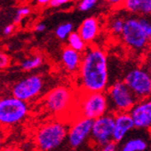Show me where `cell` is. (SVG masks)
<instances>
[{"mask_svg":"<svg viewBox=\"0 0 151 151\" xmlns=\"http://www.w3.org/2000/svg\"><path fill=\"white\" fill-rule=\"evenodd\" d=\"M109 61L103 49L90 45L83 52L78 69L82 93L106 92L109 88Z\"/></svg>","mask_w":151,"mask_h":151,"instance_id":"1","label":"cell"},{"mask_svg":"<svg viewBox=\"0 0 151 151\" xmlns=\"http://www.w3.org/2000/svg\"><path fill=\"white\" fill-rule=\"evenodd\" d=\"M121 39L134 52L145 51L151 43V20L146 17L128 16L124 20Z\"/></svg>","mask_w":151,"mask_h":151,"instance_id":"2","label":"cell"},{"mask_svg":"<svg viewBox=\"0 0 151 151\" xmlns=\"http://www.w3.org/2000/svg\"><path fill=\"white\" fill-rule=\"evenodd\" d=\"M66 124L61 121H50L42 124L35 134V145L39 151H52L67 137Z\"/></svg>","mask_w":151,"mask_h":151,"instance_id":"3","label":"cell"},{"mask_svg":"<svg viewBox=\"0 0 151 151\" xmlns=\"http://www.w3.org/2000/svg\"><path fill=\"white\" fill-rule=\"evenodd\" d=\"M79 117L96 120L110 112L106 92L82 93L78 100Z\"/></svg>","mask_w":151,"mask_h":151,"instance_id":"4","label":"cell"},{"mask_svg":"<svg viewBox=\"0 0 151 151\" xmlns=\"http://www.w3.org/2000/svg\"><path fill=\"white\" fill-rule=\"evenodd\" d=\"M106 95L112 113L129 112L137 102V99L123 80H117L109 86Z\"/></svg>","mask_w":151,"mask_h":151,"instance_id":"5","label":"cell"},{"mask_svg":"<svg viewBox=\"0 0 151 151\" xmlns=\"http://www.w3.org/2000/svg\"><path fill=\"white\" fill-rule=\"evenodd\" d=\"M29 105L27 102L19 101L13 96L0 98V125H16L29 114Z\"/></svg>","mask_w":151,"mask_h":151,"instance_id":"6","label":"cell"},{"mask_svg":"<svg viewBox=\"0 0 151 151\" xmlns=\"http://www.w3.org/2000/svg\"><path fill=\"white\" fill-rule=\"evenodd\" d=\"M74 102L75 96L72 90L65 86H59L45 95L43 106L51 114L60 115L65 113Z\"/></svg>","mask_w":151,"mask_h":151,"instance_id":"7","label":"cell"},{"mask_svg":"<svg viewBox=\"0 0 151 151\" xmlns=\"http://www.w3.org/2000/svg\"><path fill=\"white\" fill-rule=\"evenodd\" d=\"M137 101L151 97V75L142 67H134L128 70L124 80Z\"/></svg>","mask_w":151,"mask_h":151,"instance_id":"8","label":"cell"},{"mask_svg":"<svg viewBox=\"0 0 151 151\" xmlns=\"http://www.w3.org/2000/svg\"><path fill=\"white\" fill-rule=\"evenodd\" d=\"M44 82L41 76L32 75L18 81L11 89L12 96L16 99L25 101H32L39 95L43 88Z\"/></svg>","mask_w":151,"mask_h":151,"instance_id":"9","label":"cell"},{"mask_svg":"<svg viewBox=\"0 0 151 151\" xmlns=\"http://www.w3.org/2000/svg\"><path fill=\"white\" fill-rule=\"evenodd\" d=\"M114 127V113L108 112L105 115L93 121L90 139L95 145L102 147L112 141Z\"/></svg>","mask_w":151,"mask_h":151,"instance_id":"10","label":"cell"},{"mask_svg":"<svg viewBox=\"0 0 151 151\" xmlns=\"http://www.w3.org/2000/svg\"><path fill=\"white\" fill-rule=\"evenodd\" d=\"M92 120L79 117L76 119L69 126L67 131V140L71 147L76 148L84 144V142L90 137L92 127Z\"/></svg>","mask_w":151,"mask_h":151,"instance_id":"11","label":"cell"},{"mask_svg":"<svg viewBox=\"0 0 151 151\" xmlns=\"http://www.w3.org/2000/svg\"><path fill=\"white\" fill-rule=\"evenodd\" d=\"M134 128L139 130L151 129V97L137 101L129 111Z\"/></svg>","mask_w":151,"mask_h":151,"instance_id":"12","label":"cell"},{"mask_svg":"<svg viewBox=\"0 0 151 151\" xmlns=\"http://www.w3.org/2000/svg\"><path fill=\"white\" fill-rule=\"evenodd\" d=\"M134 128L129 112L114 113V127L112 133V141L116 144L124 140L126 135Z\"/></svg>","mask_w":151,"mask_h":151,"instance_id":"13","label":"cell"},{"mask_svg":"<svg viewBox=\"0 0 151 151\" xmlns=\"http://www.w3.org/2000/svg\"><path fill=\"white\" fill-rule=\"evenodd\" d=\"M100 20L96 17H89L81 22V24L78 27V33L81 37L83 42L88 45L91 44L96 40V38L100 34Z\"/></svg>","mask_w":151,"mask_h":151,"instance_id":"14","label":"cell"},{"mask_svg":"<svg viewBox=\"0 0 151 151\" xmlns=\"http://www.w3.org/2000/svg\"><path fill=\"white\" fill-rule=\"evenodd\" d=\"M82 54L78 52H76L73 49L65 46L62 50L61 54V61L67 72L76 73L78 72L80 63H81Z\"/></svg>","mask_w":151,"mask_h":151,"instance_id":"15","label":"cell"},{"mask_svg":"<svg viewBox=\"0 0 151 151\" xmlns=\"http://www.w3.org/2000/svg\"><path fill=\"white\" fill-rule=\"evenodd\" d=\"M124 9L133 16L146 17L151 15V0H126Z\"/></svg>","mask_w":151,"mask_h":151,"instance_id":"16","label":"cell"},{"mask_svg":"<svg viewBox=\"0 0 151 151\" xmlns=\"http://www.w3.org/2000/svg\"><path fill=\"white\" fill-rule=\"evenodd\" d=\"M149 147L148 141L140 137H131L125 140L120 147V151H147Z\"/></svg>","mask_w":151,"mask_h":151,"instance_id":"17","label":"cell"},{"mask_svg":"<svg viewBox=\"0 0 151 151\" xmlns=\"http://www.w3.org/2000/svg\"><path fill=\"white\" fill-rule=\"evenodd\" d=\"M67 46L76 52L83 54V52L86 50L88 45L83 42L78 32H73L67 38Z\"/></svg>","mask_w":151,"mask_h":151,"instance_id":"18","label":"cell"},{"mask_svg":"<svg viewBox=\"0 0 151 151\" xmlns=\"http://www.w3.org/2000/svg\"><path fill=\"white\" fill-rule=\"evenodd\" d=\"M42 61H43L42 57L39 55H33V56L28 57L24 60H22L20 63V66L22 69L26 71L32 70L41 66V65L42 64Z\"/></svg>","mask_w":151,"mask_h":151,"instance_id":"19","label":"cell"},{"mask_svg":"<svg viewBox=\"0 0 151 151\" xmlns=\"http://www.w3.org/2000/svg\"><path fill=\"white\" fill-rule=\"evenodd\" d=\"M124 20L125 18H124L123 16H115L111 18L109 22V29L111 32L114 35L121 36L124 26Z\"/></svg>","mask_w":151,"mask_h":151,"instance_id":"20","label":"cell"},{"mask_svg":"<svg viewBox=\"0 0 151 151\" xmlns=\"http://www.w3.org/2000/svg\"><path fill=\"white\" fill-rule=\"evenodd\" d=\"M73 24L70 22H65L57 26L55 29V35L60 40H65L73 32Z\"/></svg>","mask_w":151,"mask_h":151,"instance_id":"21","label":"cell"},{"mask_svg":"<svg viewBox=\"0 0 151 151\" xmlns=\"http://www.w3.org/2000/svg\"><path fill=\"white\" fill-rule=\"evenodd\" d=\"M97 4L98 1H96V0H83V1H80L78 3V9L81 12H87L94 9Z\"/></svg>","mask_w":151,"mask_h":151,"instance_id":"22","label":"cell"},{"mask_svg":"<svg viewBox=\"0 0 151 151\" xmlns=\"http://www.w3.org/2000/svg\"><path fill=\"white\" fill-rule=\"evenodd\" d=\"M31 12H32V9L27 6H22L19 7V9H17V13L14 17V22L15 23H19V22L24 17L29 15Z\"/></svg>","mask_w":151,"mask_h":151,"instance_id":"23","label":"cell"},{"mask_svg":"<svg viewBox=\"0 0 151 151\" xmlns=\"http://www.w3.org/2000/svg\"><path fill=\"white\" fill-rule=\"evenodd\" d=\"M10 64V58L9 56L6 55L5 52H0V69L6 68Z\"/></svg>","mask_w":151,"mask_h":151,"instance_id":"24","label":"cell"},{"mask_svg":"<svg viewBox=\"0 0 151 151\" xmlns=\"http://www.w3.org/2000/svg\"><path fill=\"white\" fill-rule=\"evenodd\" d=\"M101 151H119L118 149V144L115 142H110L108 144L101 147Z\"/></svg>","mask_w":151,"mask_h":151,"instance_id":"25","label":"cell"},{"mask_svg":"<svg viewBox=\"0 0 151 151\" xmlns=\"http://www.w3.org/2000/svg\"><path fill=\"white\" fill-rule=\"evenodd\" d=\"M68 3L67 0H51L49 1V6L52 7H59Z\"/></svg>","mask_w":151,"mask_h":151,"instance_id":"26","label":"cell"},{"mask_svg":"<svg viewBox=\"0 0 151 151\" xmlns=\"http://www.w3.org/2000/svg\"><path fill=\"white\" fill-rule=\"evenodd\" d=\"M14 25L13 24H9V25H6L5 28H4V29H3V33L5 34V35H9V34H11L12 32H13V31H14Z\"/></svg>","mask_w":151,"mask_h":151,"instance_id":"27","label":"cell"},{"mask_svg":"<svg viewBox=\"0 0 151 151\" xmlns=\"http://www.w3.org/2000/svg\"><path fill=\"white\" fill-rule=\"evenodd\" d=\"M45 29H46V25L42 22H40V23H37L34 27V29L37 32H42L45 31Z\"/></svg>","mask_w":151,"mask_h":151,"instance_id":"28","label":"cell"},{"mask_svg":"<svg viewBox=\"0 0 151 151\" xmlns=\"http://www.w3.org/2000/svg\"><path fill=\"white\" fill-rule=\"evenodd\" d=\"M0 151H19V150L15 147H2L0 149Z\"/></svg>","mask_w":151,"mask_h":151,"instance_id":"29","label":"cell"},{"mask_svg":"<svg viewBox=\"0 0 151 151\" xmlns=\"http://www.w3.org/2000/svg\"><path fill=\"white\" fill-rule=\"evenodd\" d=\"M38 4H40V5H49V0H39L38 1Z\"/></svg>","mask_w":151,"mask_h":151,"instance_id":"30","label":"cell"},{"mask_svg":"<svg viewBox=\"0 0 151 151\" xmlns=\"http://www.w3.org/2000/svg\"><path fill=\"white\" fill-rule=\"evenodd\" d=\"M2 144H3V139H2V135L0 134V149L2 148Z\"/></svg>","mask_w":151,"mask_h":151,"instance_id":"31","label":"cell"}]
</instances>
